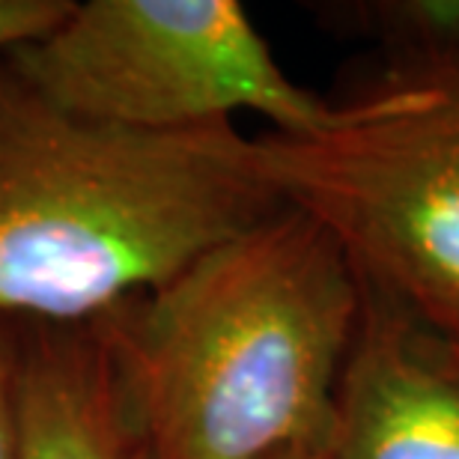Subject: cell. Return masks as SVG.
Segmentation results:
<instances>
[{"label":"cell","instance_id":"obj_5","mask_svg":"<svg viewBox=\"0 0 459 459\" xmlns=\"http://www.w3.org/2000/svg\"><path fill=\"white\" fill-rule=\"evenodd\" d=\"M328 459H459V343L361 283Z\"/></svg>","mask_w":459,"mask_h":459},{"label":"cell","instance_id":"obj_9","mask_svg":"<svg viewBox=\"0 0 459 459\" xmlns=\"http://www.w3.org/2000/svg\"><path fill=\"white\" fill-rule=\"evenodd\" d=\"M13 456V400H9V349L0 328V459Z\"/></svg>","mask_w":459,"mask_h":459},{"label":"cell","instance_id":"obj_8","mask_svg":"<svg viewBox=\"0 0 459 459\" xmlns=\"http://www.w3.org/2000/svg\"><path fill=\"white\" fill-rule=\"evenodd\" d=\"M75 0H0V54L51 33Z\"/></svg>","mask_w":459,"mask_h":459},{"label":"cell","instance_id":"obj_11","mask_svg":"<svg viewBox=\"0 0 459 459\" xmlns=\"http://www.w3.org/2000/svg\"><path fill=\"white\" fill-rule=\"evenodd\" d=\"M456 343H459V341H456Z\"/></svg>","mask_w":459,"mask_h":459},{"label":"cell","instance_id":"obj_2","mask_svg":"<svg viewBox=\"0 0 459 459\" xmlns=\"http://www.w3.org/2000/svg\"><path fill=\"white\" fill-rule=\"evenodd\" d=\"M281 206L233 123L90 119L0 54V316L90 323Z\"/></svg>","mask_w":459,"mask_h":459},{"label":"cell","instance_id":"obj_3","mask_svg":"<svg viewBox=\"0 0 459 459\" xmlns=\"http://www.w3.org/2000/svg\"><path fill=\"white\" fill-rule=\"evenodd\" d=\"M263 177L358 281L459 341V75L382 81L310 134L254 137Z\"/></svg>","mask_w":459,"mask_h":459},{"label":"cell","instance_id":"obj_10","mask_svg":"<svg viewBox=\"0 0 459 459\" xmlns=\"http://www.w3.org/2000/svg\"><path fill=\"white\" fill-rule=\"evenodd\" d=\"M263 459H328V456H325V445H296V447L274 451Z\"/></svg>","mask_w":459,"mask_h":459},{"label":"cell","instance_id":"obj_4","mask_svg":"<svg viewBox=\"0 0 459 459\" xmlns=\"http://www.w3.org/2000/svg\"><path fill=\"white\" fill-rule=\"evenodd\" d=\"M4 60L54 105L141 132L251 111L278 134H310L334 117L281 69L236 0H87Z\"/></svg>","mask_w":459,"mask_h":459},{"label":"cell","instance_id":"obj_7","mask_svg":"<svg viewBox=\"0 0 459 459\" xmlns=\"http://www.w3.org/2000/svg\"><path fill=\"white\" fill-rule=\"evenodd\" d=\"M337 9L391 60L385 81L459 75V0H373Z\"/></svg>","mask_w":459,"mask_h":459},{"label":"cell","instance_id":"obj_6","mask_svg":"<svg viewBox=\"0 0 459 459\" xmlns=\"http://www.w3.org/2000/svg\"><path fill=\"white\" fill-rule=\"evenodd\" d=\"M9 349L13 456L152 459L123 373L96 319L0 316Z\"/></svg>","mask_w":459,"mask_h":459},{"label":"cell","instance_id":"obj_1","mask_svg":"<svg viewBox=\"0 0 459 459\" xmlns=\"http://www.w3.org/2000/svg\"><path fill=\"white\" fill-rule=\"evenodd\" d=\"M361 281L323 224L281 206L96 316L152 459L325 445Z\"/></svg>","mask_w":459,"mask_h":459}]
</instances>
